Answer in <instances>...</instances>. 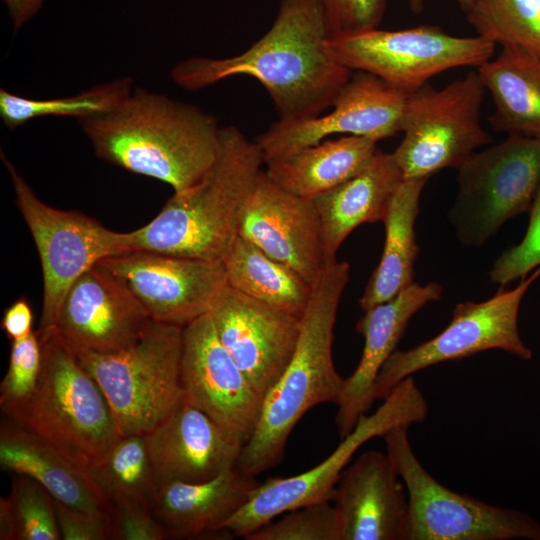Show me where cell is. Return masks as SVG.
<instances>
[{"mask_svg":"<svg viewBox=\"0 0 540 540\" xmlns=\"http://www.w3.org/2000/svg\"><path fill=\"white\" fill-rule=\"evenodd\" d=\"M320 0H280L271 28L247 50L227 58L192 57L171 70L174 83L199 90L226 78L257 79L280 120H303L333 106L353 71L329 52Z\"/></svg>","mask_w":540,"mask_h":540,"instance_id":"1","label":"cell"},{"mask_svg":"<svg viewBox=\"0 0 540 540\" xmlns=\"http://www.w3.org/2000/svg\"><path fill=\"white\" fill-rule=\"evenodd\" d=\"M96 155L181 192L214 162L220 145L216 118L195 105L133 88L112 110L78 121Z\"/></svg>","mask_w":540,"mask_h":540,"instance_id":"2","label":"cell"},{"mask_svg":"<svg viewBox=\"0 0 540 540\" xmlns=\"http://www.w3.org/2000/svg\"><path fill=\"white\" fill-rule=\"evenodd\" d=\"M349 277L350 265L336 260L313 284L292 358L264 395L254 432L235 465L244 474L256 477L278 465L288 437L303 415L321 403L337 404L345 378L335 369L332 344Z\"/></svg>","mask_w":540,"mask_h":540,"instance_id":"3","label":"cell"},{"mask_svg":"<svg viewBox=\"0 0 540 540\" xmlns=\"http://www.w3.org/2000/svg\"><path fill=\"white\" fill-rule=\"evenodd\" d=\"M263 163L256 141L234 126L221 127L214 162L194 185L174 192L154 219L131 231V251L222 260Z\"/></svg>","mask_w":540,"mask_h":540,"instance_id":"4","label":"cell"},{"mask_svg":"<svg viewBox=\"0 0 540 540\" xmlns=\"http://www.w3.org/2000/svg\"><path fill=\"white\" fill-rule=\"evenodd\" d=\"M37 332L42 369L36 390L6 417L44 437L85 469L122 435L102 390L71 347L55 329Z\"/></svg>","mask_w":540,"mask_h":540,"instance_id":"5","label":"cell"},{"mask_svg":"<svg viewBox=\"0 0 540 540\" xmlns=\"http://www.w3.org/2000/svg\"><path fill=\"white\" fill-rule=\"evenodd\" d=\"M182 342L183 327L153 320L125 350L71 348L102 390L122 436L147 434L184 401Z\"/></svg>","mask_w":540,"mask_h":540,"instance_id":"6","label":"cell"},{"mask_svg":"<svg viewBox=\"0 0 540 540\" xmlns=\"http://www.w3.org/2000/svg\"><path fill=\"white\" fill-rule=\"evenodd\" d=\"M398 426L382 437L407 493L403 540H540V522L521 510L450 490L423 467Z\"/></svg>","mask_w":540,"mask_h":540,"instance_id":"7","label":"cell"},{"mask_svg":"<svg viewBox=\"0 0 540 540\" xmlns=\"http://www.w3.org/2000/svg\"><path fill=\"white\" fill-rule=\"evenodd\" d=\"M15 200L35 242L43 277L40 333L54 329L73 283L105 258L131 251V232H116L78 211L49 206L1 150Z\"/></svg>","mask_w":540,"mask_h":540,"instance_id":"8","label":"cell"},{"mask_svg":"<svg viewBox=\"0 0 540 540\" xmlns=\"http://www.w3.org/2000/svg\"><path fill=\"white\" fill-rule=\"evenodd\" d=\"M428 414L425 397L413 376L401 381L371 415H362L353 430L322 462L300 474L269 478L259 483L246 503L227 519L219 531L237 537L247 534L278 515L308 504L331 501L344 466L364 443L398 427L422 423Z\"/></svg>","mask_w":540,"mask_h":540,"instance_id":"9","label":"cell"},{"mask_svg":"<svg viewBox=\"0 0 540 540\" xmlns=\"http://www.w3.org/2000/svg\"><path fill=\"white\" fill-rule=\"evenodd\" d=\"M485 90L478 72L470 71L440 90L427 83L409 94L404 136L392 152L404 180L457 169L477 148L491 143L481 124Z\"/></svg>","mask_w":540,"mask_h":540,"instance_id":"10","label":"cell"},{"mask_svg":"<svg viewBox=\"0 0 540 540\" xmlns=\"http://www.w3.org/2000/svg\"><path fill=\"white\" fill-rule=\"evenodd\" d=\"M457 170L449 218L462 244L480 247L509 219L529 212L540 185V140L507 136Z\"/></svg>","mask_w":540,"mask_h":540,"instance_id":"11","label":"cell"},{"mask_svg":"<svg viewBox=\"0 0 540 540\" xmlns=\"http://www.w3.org/2000/svg\"><path fill=\"white\" fill-rule=\"evenodd\" d=\"M496 45L481 36H455L435 25L380 30L330 39V54L352 71L371 73L410 94L450 69L479 68Z\"/></svg>","mask_w":540,"mask_h":540,"instance_id":"12","label":"cell"},{"mask_svg":"<svg viewBox=\"0 0 540 540\" xmlns=\"http://www.w3.org/2000/svg\"><path fill=\"white\" fill-rule=\"evenodd\" d=\"M540 277V267L522 277L513 289L501 288L483 302L458 303L447 327L409 350H395L381 367L373 387L374 400L386 398L404 379L429 366L459 360L491 349L530 360L532 350L518 326L522 299Z\"/></svg>","mask_w":540,"mask_h":540,"instance_id":"13","label":"cell"},{"mask_svg":"<svg viewBox=\"0 0 540 540\" xmlns=\"http://www.w3.org/2000/svg\"><path fill=\"white\" fill-rule=\"evenodd\" d=\"M408 97V93L371 73L353 71L330 113L303 120L279 119L256 142L265 163L316 145L333 134L378 142L402 131Z\"/></svg>","mask_w":540,"mask_h":540,"instance_id":"14","label":"cell"},{"mask_svg":"<svg viewBox=\"0 0 540 540\" xmlns=\"http://www.w3.org/2000/svg\"><path fill=\"white\" fill-rule=\"evenodd\" d=\"M96 265L126 286L153 320L181 327L208 313L227 283L221 260L132 250Z\"/></svg>","mask_w":540,"mask_h":540,"instance_id":"15","label":"cell"},{"mask_svg":"<svg viewBox=\"0 0 540 540\" xmlns=\"http://www.w3.org/2000/svg\"><path fill=\"white\" fill-rule=\"evenodd\" d=\"M184 400L242 446L252 436L263 398L220 342L209 313L183 327Z\"/></svg>","mask_w":540,"mask_h":540,"instance_id":"16","label":"cell"},{"mask_svg":"<svg viewBox=\"0 0 540 540\" xmlns=\"http://www.w3.org/2000/svg\"><path fill=\"white\" fill-rule=\"evenodd\" d=\"M208 313L220 342L263 398L292 358L301 319L227 283L214 298Z\"/></svg>","mask_w":540,"mask_h":540,"instance_id":"17","label":"cell"},{"mask_svg":"<svg viewBox=\"0 0 540 540\" xmlns=\"http://www.w3.org/2000/svg\"><path fill=\"white\" fill-rule=\"evenodd\" d=\"M238 235L311 284L328 266L312 200L284 189L263 170L242 208Z\"/></svg>","mask_w":540,"mask_h":540,"instance_id":"18","label":"cell"},{"mask_svg":"<svg viewBox=\"0 0 540 540\" xmlns=\"http://www.w3.org/2000/svg\"><path fill=\"white\" fill-rule=\"evenodd\" d=\"M152 321L126 286L95 265L67 292L54 329L72 349L115 353L134 345Z\"/></svg>","mask_w":540,"mask_h":540,"instance_id":"19","label":"cell"},{"mask_svg":"<svg viewBox=\"0 0 540 540\" xmlns=\"http://www.w3.org/2000/svg\"><path fill=\"white\" fill-rule=\"evenodd\" d=\"M331 501L344 540H403L408 511L405 486L386 453H362L341 476Z\"/></svg>","mask_w":540,"mask_h":540,"instance_id":"20","label":"cell"},{"mask_svg":"<svg viewBox=\"0 0 540 540\" xmlns=\"http://www.w3.org/2000/svg\"><path fill=\"white\" fill-rule=\"evenodd\" d=\"M145 438L158 486L211 480L236 465L243 447L185 400Z\"/></svg>","mask_w":540,"mask_h":540,"instance_id":"21","label":"cell"},{"mask_svg":"<svg viewBox=\"0 0 540 540\" xmlns=\"http://www.w3.org/2000/svg\"><path fill=\"white\" fill-rule=\"evenodd\" d=\"M441 295L442 286L438 282L424 285L414 282L393 298L365 311L359 319L356 330L364 337L362 355L353 373L345 378L337 402L335 422L341 439L353 430L375 401L376 377L396 350L411 318Z\"/></svg>","mask_w":540,"mask_h":540,"instance_id":"22","label":"cell"},{"mask_svg":"<svg viewBox=\"0 0 540 540\" xmlns=\"http://www.w3.org/2000/svg\"><path fill=\"white\" fill-rule=\"evenodd\" d=\"M404 181L392 153L380 150L357 174L312 200L317 211L327 265L346 237L363 223L383 222Z\"/></svg>","mask_w":540,"mask_h":540,"instance_id":"23","label":"cell"},{"mask_svg":"<svg viewBox=\"0 0 540 540\" xmlns=\"http://www.w3.org/2000/svg\"><path fill=\"white\" fill-rule=\"evenodd\" d=\"M259 484L236 466L203 482H169L158 486L149 508L168 538H194L219 531Z\"/></svg>","mask_w":540,"mask_h":540,"instance_id":"24","label":"cell"},{"mask_svg":"<svg viewBox=\"0 0 540 540\" xmlns=\"http://www.w3.org/2000/svg\"><path fill=\"white\" fill-rule=\"evenodd\" d=\"M0 466L41 483L54 499L77 509L97 511L109 502L85 469L44 437L8 417L0 424Z\"/></svg>","mask_w":540,"mask_h":540,"instance_id":"25","label":"cell"},{"mask_svg":"<svg viewBox=\"0 0 540 540\" xmlns=\"http://www.w3.org/2000/svg\"><path fill=\"white\" fill-rule=\"evenodd\" d=\"M477 72L494 104L488 117L492 129L507 136L540 140V57L502 47Z\"/></svg>","mask_w":540,"mask_h":540,"instance_id":"26","label":"cell"},{"mask_svg":"<svg viewBox=\"0 0 540 540\" xmlns=\"http://www.w3.org/2000/svg\"><path fill=\"white\" fill-rule=\"evenodd\" d=\"M377 141L347 135L323 140L287 157L266 162V174L298 196L313 199L362 170L377 153Z\"/></svg>","mask_w":540,"mask_h":540,"instance_id":"27","label":"cell"},{"mask_svg":"<svg viewBox=\"0 0 540 540\" xmlns=\"http://www.w3.org/2000/svg\"><path fill=\"white\" fill-rule=\"evenodd\" d=\"M427 181L404 180L393 197L383 221V252L359 299L363 312L393 298L414 283V265L419 251L415 221L420 195Z\"/></svg>","mask_w":540,"mask_h":540,"instance_id":"28","label":"cell"},{"mask_svg":"<svg viewBox=\"0 0 540 540\" xmlns=\"http://www.w3.org/2000/svg\"><path fill=\"white\" fill-rule=\"evenodd\" d=\"M232 288L297 318H302L313 284L237 235L222 260Z\"/></svg>","mask_w":540,"mask_h":540,"instance_id":"29","label":"cell"},{"mask_svg":"<svg viewBox=\"0 0 540 540\" xmlns=\"http://www.w3.org/2000/svg\"><path fill=\"white\" fill-rule=\"evenodd\" d=\"M85 471L109 503L149 505L158 488L145 435L122 436Z\"/></svg>","mask_w":540,"mask_h":540,"instance_id":"30","label":"cell"},{"mask_svg":"<svg viewBox=\"0 0 540 540\" xmlns=\"http://www.w3.org/2000/svg\"><path fill=\"white\" fill-rule=\"evenodd\" d=\"M132 90L131 77H121L72 96L51 99L27 98L1 88L0 118L10 130L39 117L66 116L79 121L112 110Z\"/></svg>","mask_w":540,"mask_h":540,"instance_id":"31","label":"cell"},{"mask_svg":"<svg viewBox=\"0 0 540 540\" xmlns=\"http://www.w3.org/2000/svg\"><path fill=\"white\" fill-rule=\"evenodd\" d=\"M465 14L478 36L540 57V0H472Z\"/></svg>","mask_w":540,"mask_h":540,"instance_id":"32","label":"cell"},{"mask_svg":"<svg viewBox=\"0 0 540 540\" xmlns=\"http://www.w3.org/2000/svg\"><path fill=\"white\" fill-rule=\"evenodd\" d=\"M246 540H344L341 515L330 501L308 504L286 512L247 534Z\"/></svg>","mask_w":540,"mask_h":540,"instance_id":"33","label":"cell"},{"mask_svg":"<svg viewBox=\"0 0 540 540\" xmlns=\"http://www.w3.org/2000/svg\"><path fill=\"white\" fill-rule=\"evenodd\" d=\"M17 518V540H59L54 498L37 480L15 474L11 491Z\"/></svg>","mask_w":540,"mask_h":540,"instance_id":"34","label":"cell"},{"mask_svg":"<svg viewBox=\"0 0 540 540\" xmlns=\"http://www.w3.org/2000/svg\"><path fill=\"white\" fill-rule=\"evenodd\" d=\"M42 369V346L37 330L11 341L9 365L0 384V407L5 416L23 407L33 396Z\"/></svg>","mask_w":540,"mask_h":540,"instance_id":"35","label":"cell"},{"mask_svg":"<svg viewBox=\"0 0 540 540\" xmlns=\"http://www.w3.org/2000/svg\"><path fill=\"white\" fill-rule=\"evenodd\" d=\"M529 223L522 240L504 251L493 263L489 277L505 286L540 267V185L529 210Z\"/></svg>","mask_w":540,"mask_h":540,"instance_id":"36","label":"cell"},{"mask_svg":"<svg viewBox=\"0 0 540 540\" xmlns=\"http://www.w3.org/2000/svg\"><path fill=\"white\" fill-rule=\"evenodd\" d=\"M330 39L378 28L387 0H320Z\"/></svg>","mask_w":540,"mask_h":540,"instance_id":"37","label":"cell"},{"mask_svg":"<svg viewBox=\"0 0 540 540\" xmlns=\"http://www.w3.org/2000/svg\"><path fill=\"white\" fill-rule=\"evenodd\" d=\"M110 539L163 540L166 533L149 505L136 502L109 503Z\"/></svg>","mask_w":540,"mask_h":540,"instance_id":"38","label":"cell"},{"mask_svg":"<svg viewBox=\"0 0 540 540\" xmlns=\"http://www.w3.org/2000/svg\"><path fill=\"white\" fill-rule=\"evenodd\" d=\"M57 523L62 540L110 539L109 506L87 511L70 507L54 499Z\"/></svg>","mask_w":540,"mask_h":540,"instance_id":"39","label":"cell"},{"mask_svg":"<svg viewBox=\"0 0 540 540\" xmlns=\"http://www.w3.org/2000/svg\"><path fill=\"white\" fill-rule=\"evenodd\" d=\"M33 314L29 302L24 298L14 301L4 311L1 327L11 340H21L28 337L32 330Z\"/></svg>","mask_w":540,"mask_h":540,"instance_id":"40","label":"cell"},{"mask_svg":"<svg viewBox=\"0 0 540 540\" xmlns=\"http://www.w3.org/2000/svg\"><path fill=\"white\" fill-rule=\"evenodd\" d=\"M14 32L19 31L42 8L46 0H3Z\"/></svg>","mask_w":540,"mask_h":540,"instance_id":"41","label":"cell"},{"mask_svg":"<svg viewBox=\"0 0 540 540\" xmlns=\"http://www.w3.org/2000/svg\"><path fill=\"white\" fill-rule=\"evenodd\" d=\"M17 518L9 496L0 497V539L17 540Z\"/></svg>","mask_w":540,"mask_h":540,"instance_id":"42","label":"cell"},{"mask_svg":"<svg viewBox=\"0 0 540 540\" xmlns=\"http://www.w3.org/2000/svg\"><path fill=\"white\" fill-rule=\"evenodd\" d=\"M456 1L460 5L462 10L465 12L467 8L469 7L472 0H456ZM408 3L411 10L414 13L420 14L424 11V6H425L424 0H408Z\"/></svg>","mask_w":540,"mask_h":540,"instance_id":"43","label":"cell"}]
</instances>
